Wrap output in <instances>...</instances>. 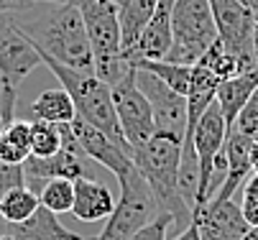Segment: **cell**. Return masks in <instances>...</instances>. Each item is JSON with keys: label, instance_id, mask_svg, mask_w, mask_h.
Segmentation results:
<instances>
[{"label": "cell", "instance_id": "cell-1", "mask_svg": "<svg viewBox=\"0 0 258 240\" xmlns=\"http://www.w3.org/2000/svg\"><path fill=\"white\" fill-rule=\"evenodd\" d=\"M13 21L36 46L56 61L72 66V69L95 72L90 36L77 6L36 0L33 8L16 13Z\"/></svg>", "mask_w": 258, "mask_h": 240}, {"label": "cell", "instance_id": "cell-2", "mask_svg": "<svg viewBox=\"0 0 258 240\" xmlns=\"http://www.w3.org/2000/svg\"><path fill=\"white\" fill-rule=\"evenodd\" d=\"M179 161L181 138L159 130L133 151V164L154 192L159 207L174 217V225L187 227L192 222V210L179 194Z\"/></svg>", "mask_w": 258, "mask_h": 240}, {"label": "cell", "instance_id": "cell-3", "mask_svg": "<svg viewBox=\"0 0 258 240\" xmlns=\"http://www.w3.org/2000/svg\"><path fill=\"white\" fill-rule=\"evenodd\" d=\"M39 49V46H36ZM41 64L49 66V72L59 79V85L67 90V95L75 102V118H82L85 123L95 125L97 130H102L105 135H110L120 148H125L133 156V148L128 146L123 128L118 123L115 115V105H113V90H110L107 82H102L95 72H82V69H72V66L56 61L54 56H49L46 51H41Z\"/></svg>", "mask_w": 258, "mask_h": 240}, {"label": "cell", "instance_id": "cell-4", "mask_svg": "<svg viewBox=\"0 0 258 240\" xmlns=\"http://www.w3.org/2000/svg\"><path fill=\"white\" fill-rule=\"evenodd\" d=\"M44 3H72L82 13L92 56H95V74L113 87L123 79L133 64L123 56L120 46V23L115 0H44Z\"/></svg>", "mask_w": 258, "mask_h": 240}, {"label": "cell", "instance_id": "cell-5", "mask_svg": "<svg viewBox=\"0 0 258 240\" xmlns=\"http://www.w3.org/2000/svg\"><path fill=\"white\" fill-rule=\"evenodd\" d=\"M215 39L217 28L207 0H174L171 49L166 54V61L195 66Z\"/></svg>", "mask_w": 258, "mask_h": 240}, {"label": "cell", "instance_id": "cell-6", "mask_svg": "<svg viewBox=\"0 0 258 240\" xmlns=\"http://www.w3.org/2000/svg\"><path fill=\"white\" fill-rule=\"evenodd\" d=\"M159 212V202L149 189L141 171L133 169L131 174L120 179V199L115 202V210L110 212L102 232L92 240H131L146 222H151Z\"/></svg>", "mask_w": 258, "mask_h": 240}, {"label": "cell", "instance_id": "cell-7", "mask_svg": "<svg viewBox=\"0 0 258 240\" xmlns=\"http://www.w3.org/2000/svg\"><path fill=\"white\" fill-rule=\"evenodd\" d=\"M217 39L223 41L238 59L243 72L258 69V54H255V13L253 8L243 6L240 0H207Z\"/></svg>", "mask_w": 258, "mask_h": 240}, {"label": "cell", "instance_id": "cell-8", "mask_svg": "<svg viewBox=\"0 0 258 240\" xmlns=\"http://www.w3.org/2000/svg\"><path fill=\"white\" fill-rule=\"evenodd\" d=\"M228 138V123L225 115L220 110L217 102L205 110V115L197 120L195 130H192V143L197 151V161H200V187H197V199H195V210L192 217L205 207L212 197V179H215V158L223 151Z\"/></svg>", "mask_w": 258, "mask_h": 240}, {"label": "cell", "instance_id": "cell-9", "mask_svg": "<svg viewBox=\"0 0 258 240\" xmlns=\"http://www.w3.org/2000/svg\"><path fill=\"white\" fill-rule=\"evenodd\" d=\"M110 90H113V105H115V115H118V123L123 128V135H125L128 146L136 151L156 133L151 102L141 92V87L136 82V66Z\"/></svg>", "mask_w": 258, "mask_h": 240}, {"label": "cell", "instance_id": "cell-10", "mask_svg": "<svg viewBox=\"0 0 258 240\" xmlns=\"http://www.w3.org/2000/svg\"><path fill=\"white\" fill-rule=\"evenodd\" d=\"M41 64L36 44L16 26L13 16L0 13V82L21 87V82Z\"/></svg>", "mask_w": 258, "mask_h": 240}, {"label": "cell", "instance_id": "cell-11", "mask_svg": "<svg viewBox=\"0 0 258 240\" xmlns=\"http://www.w3.org/2000/svg\"><path fill=\"white\" fill-rule=\"evenodd\" d=\"M136 82L151 102L156 130L176 135L184 141V133H187V97L174 92L169 85H164L156 74L146 69H136Z\"/></svg>", "mask_w": 258, "mask_h": 240}, {"label": "cell", "instance_id": "cell-12", "mask_svg": "<svg viewBox=\"0 0 258 240\" xmlns=\"http://www.w3.org/2000/svg\"><path fill=\"white\" fill-rule=\"evenodd\" d=\"M90 158L85 153H72L59 148L51 156H28L23 161V174H26V187H31L36 194L41 192V184L49 179H72L77 182L87 177Z\"/></svg>", "mask_w": 258, "mask_h": 240}, {"label": "cell", "instance_id": "cell-13", "mask_svg": "<svg viewBox=\"0 0 258 240\" xmlns=\"http://www.w3.org/2000/svg\"><path fill=\"white\" fill-rule=\"evenodd\" d=\"M72 128H75L77 141H80L82 151L87 153V158L100 164V166H105L107 171H113V174L118 177V182L136 169L133 156L125 148H120L113 138H110V135L97 130L95 125L85 123L82 118H75V120H72Z\"/></svg>", "mask_w": 258, "mask_h": 240}, {"label": "cell", "instance_id": "cell-14", "mask_svg": "<svg viewBox=\"0 0 258 240\" xmlns=\"http://www.w3.org/2000/svg\"><path fill=\"white\" fill-rule=\"evenodd\" d=\"M171 8H174V0H159L156 3L151 21L141 31L133 49L125 54L131 64L141 59H166L171 49Z\"/></svg>", "mask_w": 258, "mask_h": 240}, {"label": "cell", "instance_id": "cell-15", "mask_svg": "<svg viewBox=\"0 0 258 240\" xmlns=\"http://www.w3.org/2000/svg\"><path fill=\"white\" fill-rule=\"evenodd\" d=\"M200 225L202 240H240L248 230L240 204L235 199H225L220 204H205L192 217Z\"/></svg>", "mask_w": 258, "mask_h": 240}, {"label": "cell", "instance_id": "cell-16", "mask_svg": "<svg viewBox=\"0 0 258 240\" xmlns=\"http://www.w3.org/2000/svg\"><path fill=\"white\" fill-rule=\"evenodd\" d=\"M6 235H16L18 240H92L64 227L59 215L46 210L44 204H39L36 212L23 222H6Z\"/></svg>", "mask_w": 258, "mask_h": 240}, {"label": "cell", "instance_id": "cell-17", "mask_svg": "<svg viewBox=\"0 0 258 240\" xmlns=\"http://www.w3.org/2000/svg\"><path fill=\"white\" fill-rule=\"evenodd\" d=\"M115 210V197L105 184L82 177L75 182V204H72V215L82 222H97L102 217H110Z\"/></svg>", "mask_w": 258, "mask_h": 240}, {"label": "cell", "instance_id": "cell-18", "mask_svg": "<svg viewBox=\"0 0 258 240\" xmlns=\"http://www.w3.org/2000/svg\"><path fill=\"white\" fill-rule=\"evenodd\" d=\"M217 85H220V79L210 69H205L202 64L192 66V79H189V90H187V133H184V141L187 138L192 141V130H195L197 120L215 102Z\"/></svg>", "mask_w": 258, "mask_h": 240}, {"label": "cell", "instance_id": "cell-19", "mask_svg": "<svg viewBox=\"0 0 258 240\" xmlns=\"http://www.w3.org/2000/svg\"><path fill=\"white\" fill-rule=\"evenodd\" d=\"M258 87V69H250V72H240L230 79H223L217 85V95H215V102L220 105L225 115V123L228 128H233L238 113L245 108V102L250 100V95L255 92Z\"/></svg>", "mask_w": 258, "mask_h": 240}, {"label": "cell", "instance_id": "cell-20", "mask_svg": "<svg viewBox=\"0 0 258 240\" xmlns=\"http://www.w3.org/2000/svg\"><path fill=\"white\" fill-rule=\"evenodd\" d=\"M156 3H159V0H115L118 23H120L123 56L133 49V44L141 36V31L146 28V23L151 21V16L156 11Z\"/></svg>", "mask_w": 258, "mask_h": 240}, {"label": "cell", "instance_id": "cell-21", "mask_svg": "<svg viewBox=\"0 0 258 240\" xmlns=\"http://www.w3.org/2000/svg\"><path fill=\"white\" fill-rule=\"evenodd\" d=\"M77 115L75 102L67 95L64 87L56 90H44L39 97L31 102L28 108V120H46V123H72Z\"/></svg>", "mask_w": 258, "mask_h": 240}, {"label": "cell", "instance_id": "cell-22", "mask_svg": "<svg viewBox=\"0 0 258 240\" xmlns=\"http://www.w3.org/2000/svg\"><path fill=\"white\" fill-rule=\"evenodd\" d=\"M31 156V120L16 118L0 133V161L23 164Z\"/></svg>", "mask_w": 258, "mask_h": 240}, {"label": "cell", "instance_id": "cell-23", "mask_svg": "<svg viewBox=\"0 0 258 240\" xmlns=\"http://www.w3.org/2000/svg\"><path fill=\"white\" fill-rule=\"evenodd\" d=\"M136 69H146L156 74L164 85H169L174 92L187 97V90H189V79H192V66H184V64H174V61H166V59H141L133 64Z\"/></svg>", "mask_w": 258, "mask_h": 240}, {"label": "cell", "instance_id": "cell-24", "mask_svg": "<svg viewBox=\"0 0 258 240\" xmlns=\"http://www.w3.org/2000/svg\"><path fill=\"white\" fill-rule=\"evenodd\" d=\"M39 204L41 199L31 187H16L0 197V217L6 222H23L36 212Z\"/></svg>", "mask_w": 258, "mask_h": 240}, {"label": "cell", "instance_id": "cell-25", "mask_svg": "<svg viewBox=\"0 0 258 240\" xmlns=\"http://www.w3.org/2000/svg\"><path fill=\"white\" fill-rule=\"evenodd\" d=\"M197 64H202L205 69H210L220 82H223V79H230V77H235V74L243 72L240 59H238L223 41H220V39H215V41L210 44V49L202 54V59H200Z\"/></svg>", "mask_w": 258, "mask_h": 240}, {"label": "cell", "instance_id": "cell-26", "mask_svg": "<svg viewBox=\"0 0 258 240\" xmlns=\"http://www.w3.org/2000/svg\"><path fill=\"white\" fill-rule=\"evenodd\" d=\"M39 199L46 210H51L54 215H64L72 212V204H75V182L72 179H49L41 192Z\"/></svg>", "mask_w": 258, "mask_h": 240}, {"label": "cell", "instance_id": "cell-27", "mask_svg": "<svg viewBox=\"0 0 258 240\" xmlns=\"http://www.w3.org/2000/svg\"><path fill=\"white\" fill-rule=\"evenodd\" d=\"M61 148V135L56 123L31 120V156H51Z\"/></svg>", "mask_w": 258, "mask_h": 240}, {"label": "cell", "instance_id": "cell-28", "mask_svg": "<svg viewBox=\"0 0 258 240\" xmlns=\"http://www.w3.org/2000/svg\"><path fill=\"white\" fill-rule=\"evenodd\" d=\"M233 128L243 135H248V138H258V87L255 92L250 95V100L245 102V108L238 113Z\"/></svg>", "mask_w": 258, "mask_h": 240}, {"label": "cell", "instance_id": "cell-29", "mask_svg": "<svg viewBox=\"0 0 258 240\" xmlns=\"http://www.w3.org/2000/svg\"><path fill=\"white\" fill-rule=\"evenodd\" d=\"M240 210L248 222V227L258 225V174H250L243 182V199H240Z\"/></svg>", "mask_w": 258, "mask_h": 240}, {"label": "cell", "instance_id": "cell-30", "mask_svg": "<svg viewBox=\"0 0 258 240\" xmlns=\"http://www.w3.org/2000/svg\"><path fill=\"white\" fill-rule=\"evenodd\" d=\"M174 225V217L169 212H159L151 222H146L131 240H166L169 227Z\"/></svg>", "mask_w": 258, "mask_h": 240}, {"label": "cell", "instance_id": "cell-31", "mask_svg": "<svg viewBox=\"0 0 258 240\" xmlns=\"http://www.w3.org/2000/svg\"><path fill=\"white\" fill-rule=\"evenodd\" d=\"M26 187V174H23V164H6L0 161V197L6 192Z\"/></svg>", "mask_w": 258, "mask_h": 240}, {"label": "cell", "instance_id": "cell-32", "mask_svg": "<svg viewBox=\"0 0 258 240\" xmlns=\"http://www.w3.org/2000/svg\"><path fill=\"white\" fill-rule=\"evenodd\" d=\"M33 6H36V0H0V13L16 16V13H23Z\"/></svg>", "mask_w": 258, "mask_h": 240}, {"label": "cell", "instance_id": "cell-33", "mask_svg": "<svg viewBox=\"0 0 258 240\" xmlns=\"http://www.w3.org/2000/svg\"><path fill=\"white\" fill-rule=\"evenodd\" d=\"M174 240H202V232H200V225L192 220L187 227H181V232L174 237Z\"/></svg>", "mask_w": 258, "mask_h": 240}, {"label": "cell", "instance_id": "cell-34", "mask_svg": "<svg viewBox=\"0 0 258 240\" xmlns=\"http://www.w3.org/2000/svg\"><path fill=\"white\" fill-rule=\"evenodd\" d=\"M248 158H250V174H258V138L250 141V153H248Z\"/></svg>", "mask_w": 258, "mask_h": 240}, {"label": "cell", "instance_id": "cell-35", "mask_svg": "<svg viewBox=\"0 0 258 240\" xmlns=\"http://www.w3.org/2000/svg\"><path fill=\"white\" fill-rule=\"evenodd\" d=\"M240 240H258V225H255V227H248L245 235H243Z\"/></svg>", "mask_w": 258, "mask_h": 240}, {"label": "cell", "instance_id": "cell-36", "mask_svg": "<svg viewBox=\"0 0 258 240\" xmlns=\"http://www.w3.org/2000/svg\"><path fill=\"white\" fill-rule=\"evenodd\" d=\"M0 235H6V220L0 217Z\"/></svg>", "mask_w": 258, "mask_h": 240}, {"label": "cell", "instance_id": "cell-37", "mask_svg": "<svg viewBox=\"0 0 258 240\" xmlns=\"http://www.w3.org/2000/svg\"><path fill=\"white\" fill-rule=\"evenodd\" d=\"M0 240H18L16 235H0Z\"/></svg>", "mask_w": 258, "mask_h": 240}, {"label": "cell", "instance_id": "cell-38", "mask_svg": "<svg viewBox=\"0 0 258 240\" xmlns=\"http://www.w3.org/2000/svg\"><path fill=\"white\" fill-rule=\"evenodd\" d=\"M240 3H243V6H248V8H253V3H255V0H240Z\"/></svg>", "mask_w": 258, "mask_h": 240}, {"label": "cell", "instance_id": "cell-39", "mask_svg": "<svg viewBox=\"0 0 258 240\" xmlns=\"http://www.w3.org/2000/svg\"><path fill=\"white\" fill-rule=\"evenodd\" d=\"M253 13L258 16V0H255V3H253Z\"/></svg>", "mask_w": 258, "mask_h": 240}]
</instances>
